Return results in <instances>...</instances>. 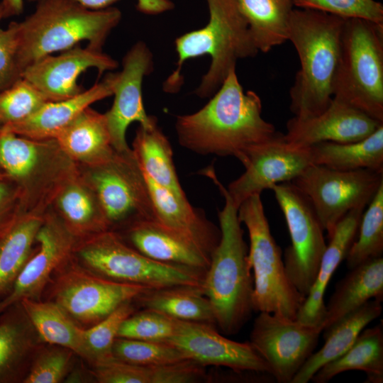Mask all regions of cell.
Here are the masks:
<instances>
[{"label": "cell", "mask_w": 383, "mask_h": 383, "mask_svg": "<svg viewBox=\"0 0 383 383\" xmlns=\"http://www.w3.org/2000/svg\"><path fill=\"white\" fill-rule=\"evenodd\" d=\"M201 109L178 116L175 131L179 143L200 155L232 156L239 161L252 147L278 132L262 116L260 96L244 91L235 69Z\"/></svg>", "instance_id": "6da1fadb"}, {"label": "cell", "mask_w": 383, "mask_h": 383, "mask_svg": "<svg viewBox=\"0 0 383 383\" xmlns=\"http://www.w3.org/2000/svg\"><path fill=\"white\" fill-rule=\"evenodd\" d=\"M217 186L225 204L218 211L221 238L205 272L202 289L209 299L216 326L226 335L240 331L253 310V276L248 260V247L243 230L226 188L219 182L213 167L203 171Z\"/></svg>", "instance_id": "7a4b0ae2"}, {"label": "cell", "mask_w": 383, "mask_h": 383, "mask_svg": "<svg viewBox=\"0 0 383 383\" xmlns=\"http://www.w3.org/2000/svg\"><path fill=\"white\" fill-rule=\"evenodd\" d=\"M345 18L325 12L294 8L287 40L300 62L289 91L294 117L308 118L322 113L331 104L340 54Z\"/></svg>", "instance_id": "3957f363"}, {"label": "cell", "mask_w": 383, "mask_h": 383, "mask_svg": "<svg viewBox=\"0 0 383 383\" xmlns=\"http://www.w3.org/2000/svg\"><path fill=\"white\" fill-rule=\"evenodd\" d=\"M209 18L200 29L175 39L177 67L163 83V90L178 92L183 83V64L189 59L209 55L211 64L194 93L201 98L211 97L221 87L240 59L258 53L248 23L237 0H206Z\"/></svg>", "instance_id": "277c9868"}, {"label": "cell", "mask_w": 383, "mask_h": 383, "mask_svg": "<svg viewBox=\"0 0 383 383\" xmlns=\"http://www.w3.org/2000/svg\"><path fill=\"white\" fill-rule=\"evenodd\" d=\"M35 10L16 21L18 62L23 73L30 64L48 55L87 41L102 50L108 36L121 20L116 7L89 9L74 0H39Z\"/></svg>", "instance_id": "5b68a950"}, {"label": "cell", "mask_w": 383, "mask_h": 383, "mask_svg": "<svg viewBox=\"0 0 383 383\" xmlns=\"http://www.w3.org/2000/svg\"><path fill=\"white\" fill-rule=\"evenodd\" d=\"M333 97L383 123V23L345 19Z\"/></svg>", "instance_id": "8992f818"}, {"label": "cell", "mask_w": 383, "mask_h": 383, "mask_svg": "<svg viewBox=\"0 0 383 383\" xmlns=\"http://www.w3.org/2000/svg\"><path fill=\"white\" fill-rule=\"evenodd\" d=\"M241 223L247 228L248 260L253 276L254 311L270 312L296 319L306 297L289 279L282 250L272 236L260 194L244 200L238 209Z\"/></svg>", "instance_id": "52a82bcc"}, {"label": "cell", "mask_w": 383, "mask_h": 383, "mask_svg": "<svg viewBox=\"0 0 383 383\" xmlns=\"http://www.w3.org/2000/svg\"><path fill=\"white\" fill-rule=\"evenodd\" d=\"M83 263L106 279L150 289L172 286L202 287L205 272L155 262L130 246L114 231L98 232L79 250Z\"/></svg>", "instance_id": "ba28073f"}, {"label": "cell", "mask_w": 383, "mask_h": 383, "mask_svg": "<svg viewBox=\"0 0 383 383\" xmlns=\"http://www.w3.org/2000/svg\"><path fill=\"white\" fill-rule=\"evenodd\" d=\"M291 182L308 198L330 238L350 211L369 204L383 184V172L342 171L311 165Z\"/></svg>", "instance_id": "9c48e42d"}, {"label": "cell", "mask_w": 383, "mask_h": 383, "mask_svg": "<svg viewBox=\"0 0 383 383\" xmlns=\"http://www.w3.org/2000/svg\"><path fill=\"white\" fill-rule=\"evenodd\" d=\"M270 189L284 214L291 238L283 258L287 275L306 297L326 248L324 230L308 198L291 182L275 184Z\"/></svg>", "instance_id": "30bf717a"}, {"label": "cell", "mask_w": 383, "mask_h": 383, "mask_svg": "<svg viewBox=\"0 0 383 383\" xmlns=\"http://www.w3.org/2000/svg\"><path fill=\"white\" fill-rule=\"evenodd\" d=\"M91 180L109 226L155 221L148 185L132 150H114L108 161L95 166Z\"/></svg>", "instance_id": "8fae6325"}, {"label": "cell", "mask_w": 383, "mask_h": 383, "mask_svg": "<svg viewBox=\"0 0 383 383\" xmlns=\"http://www.w3.org/2000/svg\"><path fill=\"white\" fill-rule=\"evenodd\" d=\"M323 328L270 312H259L249 343L268 365L275 382L292 383L313 353Z\"/></svg>", "instance_id": "7c38bea8"}, {"label": "cell", "mask_w": 383, "mask_h": 383, "mask_svg": "<svg viewBox=\"0 0 383 383\" xmlns=\"http://www.w3.org/2000/svg\"><path fill=\"white\" fill-rule=\"evenodd\" d=\"M240 162L245 171L226 189L238 208L249 196L290 182L313 165L311 147L293 143L280 133L249 149Z\"/></svg>", "instance_id": "4fadbf2b"}, {"label": "cell", "mask_w": 383, "mask_h": 383, "mask_svg": "<svg viewBox=\"0 0 383 383\" xmlns=\"http://www.w3.org/2000/svg\"><path fill=\"white\" fill-rule=\"evenodd\" d=\"M150 289L115 282L91 271L74 267L58 277L54 301L74 321L89 326Z\"/></svg>", "instance_id": "5bb4252c"}, {"label": "cell", "mask_w": 383, "mask_h": 383, "mask_svg": "<svg viewBox=\"0 0 383 383\" xmlns=\"http://www.w3.org/2000/svg\"><path fill=\"white\" fill-rule=\"evenodd\" d=\"M153 67L151 50L145 43L138 41L123 57L122 70L116 72L113 102L104 116L112 147L118 152L131 150L126 133L132 123L148 127L157 121L155 116L146 113L142 94L143 79L152 72Z\"/></svg>", "instance_id": "9a60e30c"}, {"label": "cell", "mask_w": 383, "mask_h": 383, "mask_svg": "<svg viewBox=\"0 0 383 383\" xmlns=\"http://www.w3.org/2000/svg\"><path fill=\"white\" fill-rule=\"evenodd\" d=\"M118 66V62L102 50L77 45L60 55L51 54L38 59L23 70L22 77L48 101H60L84 90L78 84V78L88 69H96L100 76Z\"/></svg>", "instance_id": "2e32d148"}, {"label": "cell", "mask_w": 383, "mask_h": 383, "mask_svg": "<svg viewBox=\"0 0 383 383\" xmlns=\"http://www.w3.org/2000/svg\"><path fill=\"white\" fill-rule=\"evenodd\" d=\"M216 326L178 321L177 331L167 343L205 367H225L235 371H255L271 374L267 362L248 342L232 340L221 335Z\"/></svg>", "instance_id": "e0dca14e"}, {"label": "cell", "mask_w": 383, "mask_h": 383, "mask_svg": "<svg viewBox=\"0 0 383 383\" xmlns=\"http://www.w3.org/2000/svg\"><path fill=\"white\" fill-rule=\"evenodd\" d=\"M382 125L333 97L327 109L317 116L290 118L284 135L287 140L306 147L321 142L347 143L368 137Z\"/></svg>", "instance_id": "ac0fdd59"}, {"label": "cell", "mask_w": 383, "mask_h": 383, "mask_svg": "<svg viewBox=\"0 0 383 383\" xmlns=\"http://www.w3.org/2000/svg\"><path fill=\"white\" fill-rule=\"evenodd\" d=\"M35 240L38 250L29 257L13 283L12 289L0 301V313L23 299H37L74 245L71 232L55 221L42 223Z\"/></svg>", "instance_id": "d6986e66"}, {"label": "cell", "mask_w": 383, "mask_h": 383, "mask_svg": "<svg viewBox=\"0 0 383 383\" xmlns=\"http://www.w3.org/2000/svg\"><path fill=\"white\" fill-rule=\"evenodd\" d=\"M125 238L133 248L160 263L205 272L210 262L211 255L203 249L155 220L139 221L127 226Z\"/></svg>", "instance_id": "ffe728a7"}, {"label": "cell", "mask_w": 383, "mask_h": 383, "mask_svg": "<svg viewBox=\"0 0 383 383\" xmlns=\"http://www.w3.org/2000/svg\"><path fill=\"white\" fill-rule=\"evenodd\" d=\"M116 79V72H109L79 94L67 99L48 101L27 118L1 127L30 139H55L84 110L113 95Z\"/></svg>", "instance_id": "44dd1931"}, {"label": "cell", "mask_w": 383, "mask_h": 383, "mask_svg": "<svg viewBox=\"0 0 383 383\" xmlns=\"http://www.w3.org/2000/svg\"><path fill=\"white\" fill-rule=\"evenodd\" d=\"M144 176L152 200L155 221L211 255L220 240V229L206 218L202 210L194 208L186 196H179Z\"/></svg>", "instance_id": "7402d4cb"}, {"label": "cell", "mask_w": 383, "mask_h": 383, "mask_svg": "<svg viewBox=\"0 0 383 383\" xmlns=\"http://www.w3.org/2000/svg\"><path fill=\"white\" fill-rule=\"evenodd\" d=\"M365 206L350 211L336 225L322 255L316 277L299 308L296 319L305 324L323 328L326 316L324 295L333 274L345 260L357 238Z\"/></svg>", "instance_id": "603a6c76"}, {"label": "cell", "mask_w": 383, "mask_h": 383, "mask_svg": "<svg viewBox=\"0 0 383 383\" xmlns=\"http://www.w3.org/2000/svg\"><path fill=\"white\" fill-rule=\"evenodd\" d=\"M340 280L328 303L323 331L371 299L383 300V257L352 268Z\"/></svg>", "instance_id": "cb8c5ba5"}, {"label": "cell", "mask_w": 383, "mask_h": 383, "mask_svg": "<svg viewBox=\"0 0 383 383\" xmlns=\"http://www.w3.org/2000/svg\"><path fill=\"white\" fill-rule=\"evenodd\" d=\"M382 300L371 299L323 331V345L304 362L292 383H307L324 365L345 353L360 333L382 313Z\"/></svg>", "instance_id": "d4e9b609"}, {"label": "cell", "mask_w": 383, "mask_h": 383, "mask_svg": "<svg viewBox=\"0 0 383 383\" xmlns=\"http://www.w3.org/2000/svg\"><path fill=\"white\" fill-rule=\"evenodd\" d=\"M71 157L94 166L108 161L114 149L104 114L88 107L54 139Z\"/></svg>", "instance_id": "484cf974"}, {"label": "cell", "mask_w": 383, "mask_h": 383, "mask_svg": "<svg viewBox=\"0 0 383 383\" xmlns=\"http://www.w3.org/2000/svg\"><path fill=\"white\" fill-rule=\"evenodd\" d=\"M350 370L364 371L365 383L383 382V324L365 328L342 355L322 366L311 377L314 383H326Z\"/></svg>", "instance_id": "4316f807"}, {"label": "cell", "mask_w": 383, "mask_h": 383, "mask_svg": "<svg viewBox=\"0 0 383 383\" xmlns=\"http://www.w3.org/2000/svg\"><path fill=\"white\" fill-rule=\"evenodd\" d=\"M132 151L144 174L175 194L186 196L177 177L171 144L157 121L148 127L139 126Z\"/></svg>", "instance_id": "83f0119b"}, {"label": "cell", "mask_w": 383, "mask_h": 383, "mask_svg": "<svg viewBox=\"0 0 383 383\" xmlns=\"http://www.w3.org/2000/svg\"><path fill=\"white\" fill-rule=\"evenodd\" d=\"M310 147L313 165L342 171L370 169L383 172V125L358 141L321 142Z\"/></svg>", "instance_id": "f1b7e54d"}, {"label": "cell", "mask_w": 383, "mask_h": 383, "mask_svg": "<svg viewBox=\"0 0 383 383\" xmlns=\"http://www.w3.org/2000/svg\"><path fill=\"white\" fill-rule=\"evenodd\" d=\"M135 301H138L144 309L175 320L216 326L211 304L202 287L181 285L148 289Z\"/></svg>", "instance_id": "f546056e"}, {"label": "cell", "mask_w": 383, "mask_h": 383, "mask_svg": "<svg viewBox=\"0 0 383 383\" xmlns=\"http://www.w3.org/2000/svg\"><path fill=\"white\" fill-rule=\"evenodd\" d=\"M259 52H268L287 41L292 0H237Z\"/></svg>", "instance_id": "4dcf8cb0"}, {"label": "cell", "mask_w": 383, "mask_h": 383, "mask_svg": "<svg viewBox=\"0 0 383 383\" xmlns=\"http://www.w3.org/2000/svg\"><path fill=\"white\" fill-rule=\"evenodd\" d=\"M19 303L44 341L65 348L84 358L83 328L57 303L30 299H23Z\"/></svg>", "instance_id": "1f68e13d"}, {"label": "cell", "mask_w": 383, "mask_h": 383, "mask_svg": "<svg viewBox=\"0 0 383 383\" xmlns=\"http://www.w3.org/2000/svg\"><path fill=\"white\" fill-rule=\"evenodd\" d=\"M42 223L38 217L21 216L0 240V293L14 282L29 259Z\"/></svg>", "instance_id": "d6a6232c"}, {"label": "cell", "mask_w": 383, "mask_h": 383, "mask_svg": "<svg viewBox=\"0 0 383 383\" xmlns=\"http://www.w3.org/2000/svg\"><path fill=\"white\" fill-rule=\"evenodd\" d=\"M43 146L0 127V170L20 187L38 167Z\"/></svg>", "instance_id": "836d02e7"}, {"label": "cell", "mask_w": 383, "mask_h": 383, "mask_svg": "<svg viewBox=\"0 0 383 383\" xmlns=\"http://www.w3.org/2000/svg\"><path fill=\"white\" fill-rule=\"evenodd\" d=\"M363 212L357 235L345 258L349 270L383 254V184Z\"/></svg>", "instance_id": "e575fe53"}, {"label": "cell", "mask_w": 383, "mask_h": 383, "mask_svg": "<svg viewBox=\"0 0 383 383\" xmlns=\"http://www.w3.org/2000/svg\"><path fill=\"white\" fill-rule=\"evenodd\" d=\"M134 312L132 301L126 302L99 322L82 329L84 359L93 365L110 360L113 346L123 321Z\"/></svg>", "instance_id": "d590c367"}, {"label": "cell", "mask_w": 383, "mask_h": 383, "mask_svg": "<svg viewBox=\"0 0 383 383\" xmlns=\"http://www.w3.org/2000/svg\"><path fill=\"white\" fill-rule=\"evenodd\" d=\"M114 358L140 366H155L188 360L174 345L167 342L117 338L113 346Z\"/></svg>", "instance_id": "8d00e7d4"}, {"label": "cell", "mask_w": 383, "mask_h": 383, "mask_svg": "<svg viewBox=\"0 0 383 383\" xmlns=\"http://www.w3.org/2000/svg\"><path fill=\"white\" fill-rule=\"evenodd\" d=\"M46 101L47 99L33 84L21 78L0 91V127L27 118Z\"/></svg>", "instance_id": "74e56055"}, {"label": "cell", "mask_w": 383, "mask_h": 383, "mask_svg": "<svg viewBox=\"0 0 383 383\" xmlns=\"http://www.w3.org/2000/svg\"><path fill=\"white\" fill-rule=\"evenodd\" d=\"M58 205L67 220L76 228H87L89 224L98 232L107 230L109 224L101 208H97L94 198L82 186H68L60 194Z\"/></svg>", "instance_id": "f35d334b"}, {"label": "cell", "mask_w": 383, "mask_h": 383, "mask_svg": "<svg viewBox=\"0 0 383 383\" xmlns=\"http://www.w3.org/2000/svg\"><path fill=\"white\" fill-rule=\"evenodd\" d=\"M178 320L158 311L144 309L127 317L121 323L118 338L167 342L175 333Z\"/></svg>", "instance_id": "ab89813d"}, {"label": "cell", "mask_w": 383, "mask_h": 383, "mask_svg": "<svg viewBox=\"0 0 383 383\" xmlns=\"http://www.w3.org/2000/svg\"><path fill=\"white\" fill-rule=\"evenodd\" d=\"M30 347L28 333L21 321L11 318L0 323V382L12 376Z\"/></svg>", "instance_id": "60d3db41"}, {"label": "cell", "mask_w": 383, "mask_h": 383, "mask_svg": "<svg viewBox=\"0 0 383 383\" xmlns=\"http://www.w3.org/2000/svg\"><path fill=\"white\" fill-rule=\"evenodd\" d=\"M298 9L325 12L345 19L362 18L383 23V5L375 0H292Z\"/></svg>", "instance_id": "b9f144b4"}, {"label": "cell", "mask_w": 383, "mask_h": 383, "mask_svg": "<svg viewBox=\"0 0 383 383\" xmlns=\"http://www.w3.org/2000/svg\"><path fill=\"white\" fill-rule=\"evenodd\" d=\"M72 352L57 346L40 353L33 362L24 383H57L69 369Z\"/></svg>", "instance_id": "7bdbcfd3"}, {"label": "cell", "mask_w": 383, "mask_h": 383, "mask_svg": "<svg viewBox=\"0 0 383 383\" xmlns=\"http://www.w3.org/2000/svg\"><path fill=\"white\" fill-rule=\"evenodd\" d=\"M5 18L0 3V91L10 87L22 78V72L18 62V38L16 21L2 28L1 21Z\"/></svg>", "instance_id": "ee69618b"}, {"label": "cell", "mask_w": 383, "mask_h": 383, "mask_svg": "<svg viewBox=\"0 0 383 383\" xmlns=\"http://www.w3.org/2000/svg\"><path fill=\"white\" fill-rule=\"evenodd\" d=\"M94 376L100 383H150V366H140L114 357L95 364Z\"/></svg>", "instance_id": "f6af8a7d"}, {"label": "cell", "mask_w": 383, "mask_h": 383, "mask_svg": "<svg viewBox=\"0 0 383 383\" xmlns=\"http://www.w3.org/2000/svg\"><path fill=\"white\" fill-rule=\"evenodd\" d=\"M20 187L7 177L0 179V240L17 223Z\"/></svg>", "instance_id": "bcb514c9"}, {"label": "cell", "mask_w": 383, "mask_h": 383, "mask_svg": "<svg viewBox=\"0 0 383 383\" xmlns=\"http://www.w3.org/2000/svg\"><path fill=\"white\" fill-rule=\"evenodd\" d=\"M36 2L39 0H28ZM84 6L92 10L104 9L119 0H74ZM136 9L145 15H158L170 11L174 8L171 0H136Z\"/></svg>", "instance_id": "7dc6e473"}, {"label": "cell", "mask_w": 383, "mask_h": 383, "mask_svg": "<svg viewBox=\"0 0 383 383\" xmlns=\"http://www.w3.org/2000/svg\"><path fill=\"white\" fill-rule=\"evenodd\" d=\"M5 18L17 16L23 11V0H1Z\"/></svg>", "instance_id": "c3c4849f"}, {"label": "cell", "mask_w": 383, "mask_h": 383, "mask_svg": "<svg viewBox=\"0 0 383 383\" xmlns=\"http://www.w3.org/2000/svg\"><path fill=\"white\" fill-rule=\"evenodd\" d=\"M6 177V176L0 170V179Z\"/></svg>", "instance_id": "681fc988"}]
</instances>
